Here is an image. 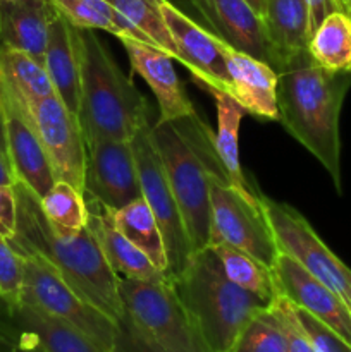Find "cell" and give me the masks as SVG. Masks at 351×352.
Masks as SVG:
<instances>
[{"instance_id": "cell-11", "label": "cell", "mask_w": 351, "mask_h": 352, "mask_svg": "<svg viewBox=\"0 0 351 352\" xmlns=\"http://www.w3.org/2000/svg\"><path fill=\"white\" fill-rule=\"evenodd\" d=\"M28 109L54 168L55 181H65L85 192L88 148L78 116L55 95L38 100Z\"/></svg>"}, {"instance_id": "cell-34", "label": "cell", "mask_w": 351, "mask_h": 352, "mask_svg": "<svg viewBox=\"0 0 351 352\" xmlns=\"http://www.w3.org/2000/svg\"><path fill=\"white\" fill-rule=\"evenodd\" d=\"M112 352H169L158 346L150 336L143 332L134 323V320L124 311V315L117 320L116 344Z\"/></svg>"}, {"instance_id": "cell-40", "label": "cell", "mask_w": 351, "mask_h": 352, "mask_svg": "<svg viewBox=\"0 0 351 352\" xmlns=\"http://www.w3.org/2000/svg\"><path fill=\"white\" fill-rule=\"evenodd\" d=\"M246 2L253 7L255 12L260 14V16L265 19V12H267V0H246Z\"/></svg>"}, {"instance_id": "cell-26", "label": "cell", "mask_w": 351, "mask_h": 352, "mask_svg": "<svg viewBox=\"0 0 351 352\" xmlns=\"http://www.w3.org/2000/svg\"><path fill=\"white\" fill-rule=\"evenodd\" d=\"M308 54L329 71L351 72V14L330 12L310 36Z\"/></svg>"}, {"instance_id": "cell-21", "label": "cell", "mask_w": 351, "mask_h": 352, "mask_svg": "<svg viewBox=\"0 0 351 352\" xmlns=\"http://www.w3.org/2000/svg\"><path fill=\"white\" fill-rule=\"evenodd\" d=\"M92 203L93 205H88V226L95 234L100 250L114 274L119 278H131V280H165L167 275L158 270L140 248L127 241L110 223L103 206L96 201Z\"/></svg>"}, {"instance_id": "cell-4", "label": "cell", "mask_w": 351, "mask_h": 352, "mask_svg": "<svg viewBox=\"0 0 351 352\" xmlns=\"http://www.w3.org/2000/svg\"><path fill=\"white\" fill-rule=\"evenodd\" d=\"M81 93L78 120L86 148L102 140H133L148 124L150 103L119 69L92 30H79Z\"/></svg>"}, {"instance_id": "cell-39", "label": "cell", "mask_w": 351, "mask_h": 352, "mask_svg": "<svg viewBox=\"0 0 351 352\" xmlns=\"http://www.w3.org/2000/svg\"><path fill=\"white\" fill-rule=\"evenodd\" d=\"M0 151L7 153V141H6V122H3V109L2 100H0Z\"/></svg>"}, {"instance_id": "cell-16", "label": "cell", "mask_w": 351, "mask_h": 352, "mask_svg": "<svg viewBox=\"0 0 351 352\" xmlns=\"http://www.w3.org/2000/svg\"><path fill=\"white\" fill-rule=\"evenodd\" d=\"M191 3L224 43L275 69V54L265 19L246 0H191Z\"/></svg>"}, {"instance_id": "cell-3", "label": "cell", "mask_w": 351, "mask_h": 352, "mask_svg": "<svg viewBox=\"0 0 351 352\" xmlns=\"http://www.w3.org/2000/svg\"><path fill=\"white\" fill-rule=\"evenodd\" d=\"M165 175L174 192L193 253L209 248L212 172H224L213 148V133L198 116L179 120H157L150 126Z\"/></svg>"}, {"instance_id": "cell-14", "label": "cell", "mask_w": 351, "mask_h": 352, "mask_svg": "<svg viewBox=\"0 0 351 352\" xmlns=\"http://www.w3.org/2000/svg\"><path fill=\"white\" fill-rule=\"evenodd\" d=\"M160 7L178 48L179 64L184 65L191 72L193 81L198 82L206 91L219 89L231 95L229 74L224 57L226 43L212 31L195 23L169 0H160Z\"/></svg>"}, {"instance_id": "cell-36", "label": "cell", "mask_w": 351, "mask_h": 352, "mask_svg": "<svg viewBox=\"0 0 351 352\" xmlns=\"http://www.w3.org/2000/svg\"><path fill=\"white\" fill-rule=\"evenodd\" d=\"M17 223V199L14 186H0V236L12 239Z\"/></svg>"}, {"instance_id": "cell-31", "label": "cell", "mask_w": 351, "mask_h": 352, "mask_svg": "<svg viewBox=\"0 0 351 352\" xmlns=\"http://www.w3.org/2000/svg\"><path fill=\"white\" fill-rule=\"evenodd\" d=\"M233 352H289L281 322L270 308L258 313L244 327Z\"/></svg>"}, {"instance_id": "cell-22", "label": "cell", "mask_w": 351, "mask_h": 352, "mask_svg": "<svg viewBox=\"0 0 351 352\" xmlns=\"http://www.w3.org/2000/svg\"><path fill=\"white\" fill-rule=\"evenodd\" d=\"M265 26L275 54V71L292 55L308 50L310 14L306 0H267Z\"/></svg>"}, {"instance_id": "cell-19", "label": "cell", "mask_w": 351, "mask_h": 352, "mask_svg": "<svg viewBox=\"0 0 351 352\" xmlns=\"http://www.w3.org/2000/svg\"><path fill=\"white\" fill-rule=\"evenodd\" d=\"M57 16L52 0H0V45L43 62Z\"/></svg>"}, {"instance_id": "cell-2", "label": "cell", "mask_w": 351, "mask_h": 352, "mask_svg": "<svg viewBox=\"0 0 351 352\" xmlns=\"http://www.w3.org/2000/svg\"><path fill=\"white\" fill-rule=\"evenodd\" d=\"M277 107L284 129L329 172L341 192L339 117L351 72H334L303 50L279 69Z\"/></svg>"}, {"instance_id": "cell-37", "label": "cell", "mask_w": 351, "mask_h": 352, "mask_svg": "<svg viewBox=\"0 0 351 352\" xmlns=\"http://www.w3.org/2000/svg\"><path fill=\"white\" fill-rule=\"evenodd\" d=\"M308 3V14H310V36L315 31V28L329 16L334 10H343L339 0H306ZM344 12V10H343Z\"/></svg>"}, {"instance_id": "cell-6", "label": "cell", "mask_w": 351, "mask_h": 352, "mask_svg": "<svg viewBox=\"0 0 351 352\" xmlns=\"http://www.w3.org/2000/svg\"><path fill=\"white\" fill-rule=\"evenodd\" d=\"M124 311L169 352H212L171 282L119 278Z\"/></svg>"}, {"instance_id": "cell-5", "label": "cell", "mask_w": 351, "mask_h": 352, "mask_svg": "<svg viewBox=\"0 0 351 352\" xmlns=\"http://www.w3.org/2000/svg\"><path fill=\"white\" fill-rule=\"evenodd\" d=\"M167 280L212 352H233L244 327L272 305L231 282L212 248L195 251L184 270Z\"/></svg>"}, {"instance_id": "cell-27", "label": "cell", "mask_w": 351, "mask_h": 352, "mask_svg": "<svg viewBox=\"0 0 351 352\" xmlns=\"http://www.w3.org/2000/svg\"><path fill=\"white\" fill-rule=\"evenodd\" d=\"M0 76L26 105L55 95L43 62L0 45Z\"/></svg>"}, {"instance_id": "cell-23", "label": "cell", "mask_w": 351, "mask_h": 352, "mask_svg": "<svg viewBox=\"0 0 351 352\" xmlns=\"http://www.w3.org/2000/svg\"><path fill=\"white\" fill-rule=\"evenodd\" d=\"M217 107V133H213V148L219 157L227 181L244 196L257 198L258 192L248 186L240 164V126L246 110L229 93L210 89Z\"/></svg>"}, {"instance_id": "cell-17", "label": "cell", "mask_w": 351, "mask_h": 352, "mask_svg": "<svg viewBox=\"0 0 351 352\" xmlns=\"http://www.w3.org/2000/svg\"><path fill=\"white\" fill-rule=\"evenodd\" d=\"M126 48L133 72L140 74L150 86L160 110L158 120H179L196 116L191 100L186 96L179 76L174 69V58L153 45L120 38Z\"/></svg>"}, {"instance_id": "cell-30", "label": "cell", "mask_w": 351, "mask_h": 352, "mask_svg": "<svg viewBox=\"0 0 351 352\" xmlns=\"http://www.w3.org/2000/svg\"><path fill=\"white\" fill-rule=\"evenodd\" d=\"M120 14L127 17L157 48L178 60V48L171 36L160 0H109Z\"/></svg>"}, {"instance_id": "cell-7", "label": "cell", "mask_w": 351, "mask_h": 352, "mask_svg": "<svg viewBox=\"0 0 351 352\" xmlns=\"http://www.w3.org/2000/svg\"><path fill=\"white\" fill-rule=\"evenodd\" d=\"M210 188V241L229 244L272 268L281 254L270 226L264 215L260 195L250 198L234 189L224 172H212Z\"/></svg>"}, {"instance_id": "cell-10", "label": "cell", "mask_w": 351, "mask_h": 352, "mask_svg": "<svg viewBox=\"0 0 351 352\" xmlns=\"http://www.w3.org/2000/svg\"><path fill=\"white\" fill-rule=\"evenodd\" d=\"M150 126V122L145 124L131 141H133L134 157L140 172L141 195L153 212L164 237L169 261L165 275L167 278H172L184 270L193 254V248L184 220L176 203L174 192L165 175V168L151 141Z\"/></svg>"}, {"instance_id": "cell-8", "label": "cell", "mask_w": 351, "mask_h": 352, "mask_svg": "<svg viewBox=\"0 0 351 352\" xmlns=\"http://www.w3.org/2000/svg\"><path fill=\"white\" fill-rule=\"evenodd\" d=\"M23 291L21 305L33 306L67 325L109 352L114 351L117 322L79 298L74 289L61 277L54 267L40 256H23Z\"/></svg>"}, {"instance_id": "cell-13", "label": "cell", "mask_w": 351, "mask_h": 352, "mask_svg": "<svg viewBox=\"0 0 351 352\" xmlns=\"http://www.w3.org/2000/svg\"><path fill=\"white\" fill-rule=\"evenodd\" d=\"M85 191L105 210H120L143 196L133 141L102 140L89 144Z\"/></svg>"}, {"instance_id": "cell-9", "label": "cell", "mask_w": 351, "mask_h": 352, "mask_svg": "<svg viewBox=\"0 0 351 352\" xmlns=\"http://www.w3.org/2000/svg\"><path fill=\"white\" fill-rule=\"evenodd\" d=\"M260 203L279 251L336 292L351 311V268L327 248L301 213L265 196H260Z\"/></svg>"}, {"instance_id": "cell-33", "label": "cell", "mask_w": 351, "mask_h": 352, "mask_svg": "<svg viewBox=\"0 0 351 352\" xmlns=\"http://www.w3.org/2000/svg\"><path fill=\"white\" fill-rule=\"evenodd\" d=\"M295 306V305H292ZM295 315L315 352H351V347L320 320L295 306Z\"/></svg>"}, {"instance_id": "cell-41", "label": "cell", "mask_w": 351, "mask_h": 352, "mask_svg": "<svg viewBox=\"0 0 351 352\" xmlns=\"http://www.w3.org/2000/svg\"><path fill=\"white\" fill-rule=\"evenodd\" d=\"M348 2V7H350V12H351V0H346Z\"/></svg>"}, {"instance_id": "cell-24", "label": "cell", "mask_w": 351, "mask_h": 352, "mask_svg": "<svg viewBox=\"0 0 351 352\" xmlns=\"http://www.w3.org/2000/svg\"><path fill=\"white\" fill-rule=\"evenodd\" d=\"M105 215L127 241H131L134 246L140 248L147 254L148 260L158 270L167 274L169 261L164 237H162L157 219L143 196L134 199L129 205L123 206L120 210H105Z\"/></svg>"}, {"instance_id": "cell-38", "label": "cell", "mask_w": 351, "mask_h": 352, "mask_svg": "<svg viewBox=\"0 0 351 352\" xmlns=\"http://www.w3.org/2000/svg\"><path fill=\"white\" fill-rule=\"evenodd\" d=\"M17 182V175L14 172L10 158L6 151H0V186H14Z\"/></svg>"}, {"instance_id": "cell-1", "label": "cell", "mask_w": 351, "mask_h": 352, "mask_svg": "<svg viewBox=\"0 0 351 352\" xmlns=\"http://www.w3.org/2000/svg\"><path fill=\"white\" fill-rule=\"evenodd\" d=\"M17 199L16 234L9 239L19 254L40 256L61 274L76 294L112 318L124 315L119 296V277L107 263L89 226L83 230H58L41 210L40 198L17 181L14 184Z\"/></svg>"}, {"instance_id": "cell-20", "label": "cell", "mask_w": 351, "mask_h": 352, "mask_svg": "<svg viewBox=\"0 0 351 352\" xmlns=\"http://www.w3.org/2000/svg\"><path fill=\"white\" fill-rule=\"evenodd\" d=\"M54 93L72 113L78 116L81 93V41L79 28L61 14L52 23L43 58Z\"/></svg>"}, {"instance_id": "cell-35", "label": "cell", "mask_w": 351, "mask_h": 352, "mask_svg": "<svg viewBox=\"0 0 351 352\" xmlns=\"http://www.w3.org/2000/svg\"><path fill=\"white\" fill-rule=\"evenodd\" d=\"M268 308H270V311L281 322L282 330L286 333V339H288L289 352H315L312 344H310V340L306 339L305 332L299 327L298 320H296L295 306H292V302L289 299L279 294Z\"/></svg>"}, {"instance_id": "cell-28", "label": "cell", "mask_w": 351, "mask_h": 352, "mask_svg": "<svg viewBox=\"0 0 351 352\" xmlns=\"http://www.w3.org/2000/svg\"><path fill=\"white\" fill-rule=\"evenodd\" d=\"M210 248L217 254L220 267L231 282H234L251 294L260 296L262 299L268 302L277 298L279 291L272 268L265 267L264 263L251 258L250 254L243 253V251L236 250L229 244H215V246Z\"/></svg>"}, {"instance_id": "cell-42", "label": "cell", "mask_w": 351, "mask_h": 352, "mask_svg": "<svg viewBox=\"0 0 351 352\" xmlns=\"http://www.w3.org/2000/svg\"><path fill=\"white\" fill-rule=\"evenodd\" d=\"M19 352H30V351H19Z\"/></svg>"}, {"instance_id": "cell-12", "label": "cell", "mask_w": 351, "mask_h": 352, "mask_svg": "<svg viewBox=\"0 0 351 352\" xmlns=\"http://www.w3.org/2000/svg\"><path fill=\"white\" fill-rule=\"evenodd\" d=\"M0 100L6 122L7 155L17 181L26 184L38 198L54 186L55 174L31 119L30 109L0 76Z\"/></svg>"}, {"instance_id": "cell-18", "label": "cell", "mask_w": 351, "mask_h": 352, "mask_svg": "<svg viewBox=\"0 0 351 352\" xmlns=\"http://www.w3.org/2000/svg\"><path fill=\"white\" fill-rule=\"evenodd\" d=\"M227 74L231 96L248 113L268 120H279L277 82L279 72L267 62L234 50L226 45Z\"/></svg>"}, {"instance_id": "cell-25", "label": "cell", "mask_w": 351, "mask_h": 352, "mask_svg": "<svg viewBox=\"0 0 351 352\" xmlns=\"http://www.w3.org/2000/svg\"><path fill=\"white\" fill-rule=\"evenodd\" d=\"M55 9L72 26L79 30L109 31L114 36L131 38L153 45L124 14H120L109 0H52ZM155 47V45H153Z\"/></svg>"}, {"instance_id": "cell-15", "label": "cell", "mask_w": 351, "mask_h": 352, "mask_svg": "<svg viewBox=\"0 0 351 352\" xmlns=\"http://www.w3.org/2000/svg\"><path fill=\"white\" fill-rule=\"evenodd\" d=\"M272 272L279 294L320 320L351 347V311L336 292L284 253L279 254Z\"/></svg>"}, {"instance_id": "cell-29", "label": "cell", "mask_w": 351, "mask_h": 352, "mask_svg": "<svg viewBox=\"0 0 351 352\" xmlns=\"http://www.w3.org/2000/svg\"><path fill=\"white\" fill-rule=\"evenodd\" d=\"M85 192L65 181H55L48 192L40 198L41 210L48 222L58 230L78 232L88 226V205Z\"/></svg>"}, {"instance_id": "cell-32", "label": "cell", "mask_w": 351, "mask_h": 352, "mask_svg": "<svg viewBox=\"0 0 351 352\" xmlns=\"http://www.w3.org/2000/svg\"><path fill=\"white\" fill-rule=\"evenodd\" d=\"M23 291V258L10 246L9 239L0 236V299L7 311L21 305Z\"/></svg>"}]
</instances>
